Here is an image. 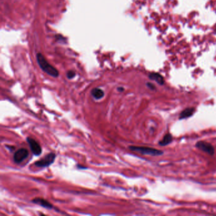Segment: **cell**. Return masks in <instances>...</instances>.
<instances>
[{
    "label": "cell",
    "mask_w": 216,
    "mask_h": 216,
    "mask_svg": "<svg viewBox=\"0 0 216 216\" xmlns=\"http://www.w3.org/2000/svg\"><path fill=\"white\" fill-rule=\"evenodd\" d=\"M36 58L40 68L45 72L53 77H57L59 75L58 70L50 64L41 53H37Z\"/></svg>",
    "instance_id": "1"
},
{
    "label": "cell",
    "mask_w": 216,
    "mask_h": 216,
    "mask_svg": "<svg viewBox=\"0 0 216 216\" xmlns=\"http://www.w3.org/2000/svg\"><path fill=\"white\" fill-rule=\"evenodd\" d=\"M131 151L137 152L143 155H150L153 156H158L163 154V152L156 148L146 147H137V146H130L129 147Z\"/></svg>",
    "instance_id": "2"
},
{
    "label": "cell",
    "mask_w": 216,
    "mask_h": 216,
    "mask_svg": "<svg viewBox=\"0 0 216 216\" xmlns=\"http://www.w3.org/2000/svg\"><path fill=\"white\" fill-rule=\"evenodd\" d=\"M56 155L54 153H50L34 163L37 167H47L51 165L55 161Z\"/></svg>",
    "instance_id": "3"
},
{
    "label": "cell",
    "mask_w": 216,
    "mask_h": 216,
    "mask_svg": "<svg viewBox=\"0 0 216 216\" xmlns=\"http://www.w3.org/2000/svg\"><path fill=\"white\" fill-rule=\"evenodd\" d=\"M27 142L29 145L32 153L36 155L39 156L42 153V148L40 145L33 138L30 137H27L26 138Z\"/></svg>",
    "instance_id": "4"
},
{
    "label": "cell",
    "mask_w": 216,
    "mask_h": 216,
    "mask_svg": "<svg viewBox=\"0 0 216 216\" xmlns=\"http://www.w3.org/2000/svg\"><path fill=\"white\" fill-rule=\"evenodd\" d=\"M195 146L197 148L210 155H213L215 153V149L213 147L206 141H200L196 143Z\"/></svg>",
    "instance_id": "5"
},
{
    "label": "cell",
    "mask_w": 216,
    "mask_h": 216,
    "mask_svg": "<svg viewBox=\"0 0 216 216\" xmlns=\"http://www.w3.org/2000/svg\"><path fill=\"white\" fill-rule=\"evenodd\" d=\"M29 156V152L25 148H20L17 150L14 155V160L16 163H20Z\"/></svg>",
    "instance_id": "6"
},
{
    "label": "cell",
    "mask_w": 216,
    "mask_h": 216,
    "mask_svg": "<svg viewBox=\"0 0 216 216\" xmlns=\"http://www.w3.org/2000/svg\"><path fill=\"white\" fill-rule=\"evenodd\" d=\"M32 202L48 209H53L54 208L53 205L48 200L41 198H35L32 200Z\"/></svg>",
    "instance_id": "7"
},
{
    "label": "cell",
    "mask_w": 216,
    "mask_h": 216,
    "mask_svg": "<svg viewBox=\"0 0 216 216\" xmlns=\"http://www.w3.org/2000/svg\"><path fill=\"white\" fill-rule=\"evenodd\" d=\"M195 111V108H193V107L187 108L185 109L180 114V119L181 120V119H187L188 117H190L191 116L193 115Z\"/></svg>",
    "instance_id": "8"
},
{
    "label": "cell",
    "mask_w": 216,
    "mask_h": 216,
    "mask_svg": "<svg viewBox=\"0 0 216 216\" xmlns=\"http://www.w3.org/2000/svg\"><path fill=\"white\" fill-rule=\"evenodd\" d=\"M91 93L92 97L97 100L103 98L105 95L104 91L102 89L98 88L93 89Z\"/></svg>",
    "instance_id": "9"
},
{
    "label": "cell",
    "mask_w": 216,
    "mask_h": 216,
    "mask_svg": "<svg viewBox=\"0 0 216 216\" xmlns=\"http://www.w3.org/2000/svg\"><path fill=\"white\" fill-rule=\"evenodd\" d=\"M149 78L152 80H153L155 81H156L157 83H158L159 84H164V80L163 77L158 74V73H151L149 74Z\"/></svg>",
    "instance_id": "10"
},
{
    "label": "cell",
    "mask_w": 216,
    "mask_h": 216,
    "mask_svg": "<svg viewBox=\"0 0 216 216\" xmlns=\"http://www.w3.org/2000/svg\"><path fill=\"white\" fill-rule=\"evenodd\" d=\"M172 141V136L170 134L168 133V134H166L163 138H162V140L159 141L158 144L160 145V146H166L167 145H169V143H170Z\"/></svg>",
    "instance_id": "11"
},
{
    "label": "cell",
    "mask_w": 216,
    "mask_h": 216,
    "mask_svg": "<svg viewBox=\"0 0 216 216\" xmlns=\"http://www.w3.org/2000/svg\"><path fill=\"white\" fill-rule=\"evenodd\" d=\"M75 76V73L74 71H72V70H69L67 73V77L69 79H73Z\"/></svg>",
    "instance_id": "12"
},
{
    "label": "cell",
    "mask_w": 216,
    "mask_h": 216,
    "mask_svg": "<svg viewBox=\"0 0 216 216\" xmlns=\"http://www.w3.org/2000/svg\"><path fill=\"white\" fill-rule=\"evenodd\" d=\"M147 86H148V87L150 89H151V90H153L155 89V86L153 84H152V83L148 82V83L147 84Z\"/></svg>",
    "instance_id": "13"
},
{
    "label": "cell",
    "mask_w": 216,
    "mask_h": 216,
    "mask_svg": "<svg viewBox=\"0 0 216 216\" xmlns=\"http://www.w3.org/2000/svg\"><path fill=\"white\" fill-rule=\"evenodd\" d=\"M117 90H118L119 91H120V92H122V91H123L124 90V89L122 87H119V88H117Z\"/></svg>",
    "instance_id": "14"
}]
</instances>
